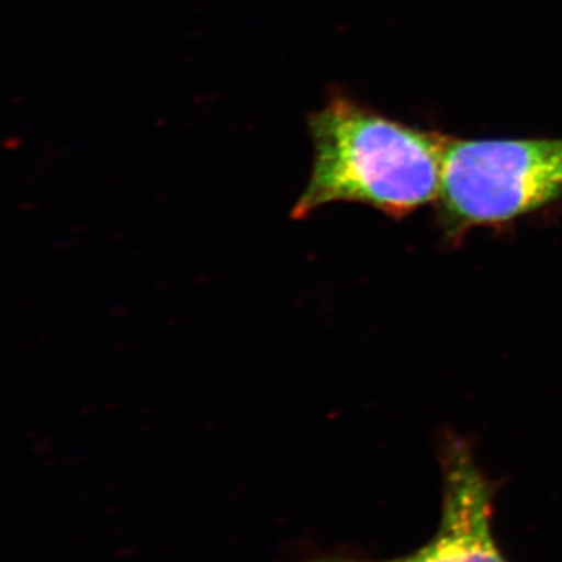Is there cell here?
<instances>
[{
  "mask_svg": "<svg viewBox=\"0 0 562 562\" xmlns=\"http://www.w3.org/2000/svg\"><path fill=\"white\" fill-rule=\"evenodd\" d=\"M562 199V138L443 136L439 211L450 232L497 225Z\"/></svg>",
  "mask_w": 562,
  "mask_h": 562,
  "instance_id": "obj_2",
  "label": "cell"
},
{
  "mask_svg": "<svg viewBox=\"0 0 562 562\" xmlns=\"http://www.w3.org/2000/svg\"><path fill=\"white\" fill-rule=\"evenodd\" d=\"M442 468L441 520L416 552L383 561L328 554L302 562H509L492 530L494 491L472 453L462 443H452Z\"/></svg>",
  "mask_w": 562,
  "mask_h": 562,
  "instance_id": "obj_3",
  "label": "cell"
},
{
  "mask_svg": "<svg viewBox=\"0 0 562 562\" xmlns=\"http://www.w3.org/2000/svg\"><path fill=\"white\" fill-rule=\"evenodd\" d=\"M313 165L291 211L303 221L333 203L403 217L438 199L443 135L391 120L336 91L308 116Z\"/></svg>",
  "mask_w": 562,
  "mask_h": 562,
  "instance_id": "obj_1",
  "label": "cell"
}]
</instances>
